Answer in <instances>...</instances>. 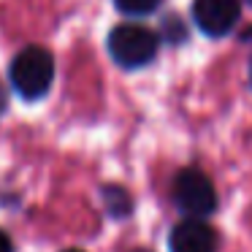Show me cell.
Here are the masks:
<instances>
[{
  "mask_svg": "<svg viewBox=\"0 0 252 252\" xmlns=\"http://www.w3.org/2000/svg\"><path fill=\"white\" fill-rule=\"evenodd\" d=\"M158 35L144 25H117L109 33V52L117 65L122 68H144L158 55Z\"/></svg>",
  "mask_w": 252,
  "mask_h": 252,
  "instance_id": "obj_2",
  "label": "cell"
},
{
  "mask_svg": "<svg viewBox=\"0 0 252 252\" xmlns=\"http://www.w3.org/2000/svg\"><path fill=\"white\" fill-rule=\"evenodd\" d=\"M0 252H14L11 239H8V233H3V230H0Z\"/></svg>",
  "mask_w": 252,
  "mask_h": 252,
  "instance_id": "obj_8",
  "label": "cell"
},
{
  "mask_svg": "<svg viewBox=\"0 0 252 252\" xmlns=\"http://www.w3.org/2000/svg\"><path fill=\"white\" fill-rule=\"evenodd\" d=\"M114 3L127 17H144V14H152L160 6V0H114Z\"/></svg>",
  "mask_w": 252,
  "mask_h": 252,
  "instance_id": "obj_6",
  "label": "cell"
},
{
  "mask_svg": "<svg viewBox=\"0 0 252 252\" xmlns=\"http://www.w3.org/2000/svg\"><path fill=\"white\" fill-rule=\"evenodd\" d=\"M106 201H109L111 214H127L130 212V198H127V192L120 190V187H109V190H106Z\"/></svg>",
  "mask_w": 252,
  "mask_h": 252,
  "instance_id": "obj_7",
  "label": "cell"
},
{
  "mask_svg": "<svg viewBox=\"0 0 252 252\" xmlns=\"http://www.w3.org/2000/svg\"><path fill=\"white\" fill-rule=\"evenodd\" d=\"M174 203L190 214V220H203L217 209V190L203 171L185 168L174 179Z\"/></svg>",
  "mask_w": 252,
  "mask_h": 252,
  "instance_id": "obj_3",
  "label": "cell"
},
{
  "mask_svg": "<svg viewBox=\"0 0 252 252\" xmlns=\"http://www.w3.org/2000/svg\"><path fill=\"white\" fill-rule=\"evenodd\" d=\"M133 252H149V250H133Z\"/></svg>",
  "mask_w": 252,
  "mask_h": 252,
  "instance_id": "obj_9",
  "label": "cell"
},
{
  "mask_svg": "<svg viewBox=\"0 0 252 252\" xmlns=\"http://www.w3.org/2000/svg\"><path fill=\"white\" fill-rule=\"evenodd\" d=\"M65 252H82V250H65Z\"/></svg>",
  "mask_w": 252,
  "mask_h": 252,
  "instance_id": "obj_10",
  "label": "cell"
},
{
  "mask_svg": "<svg viewBox=\"0 0 252 252\" xmlns=\"http://www.w3.org/2000/svg\"><path fill=\"white\" fill-rule=\"evenodd\" d=\"M171 252H217V233L203 220H182L168 236Z\"/></svg>",
  "mask_w": 252,
  "mask_h": 252,
  "instance_id": "obj_5",
  "label": "cell"
},
{
  "mask_svg": "<svg viewBox=\"0 0 252 252\" xmlns=\"http://www.w3.org/2000/svg\"><path fill=\"white\" fill-rule=\"evenodd\" d=\"M8 76H11L14 90L22 98H44L55 82V60L44 46H28L11 60Z\"/></svg>",
  "mask_w": 252,
  "mask_h": 252,
  "instance_id": "obj_1",
  "label": "cell"
},
{
  "mask_svg": "<svg viewBox=\"0 0 252 252\" xmlns=\"http://www.w3.org/2000/svg\"><path fill=\"white\" fill-rule=\"evenodd\" d=\"M241 17L239 0H192V19L198 30L212 38L228 35Z\"/></svg>",
  "mask_w": 252,
  "mask_h": 252,
  "instance_id": "obj_4",
  "label": "cell"
},
{
  "mask_svg": "<svg viewBox=\"0 0 252 252\" xmlns=\"http://www.w3.org/2000/svg\"><path fill=\"white\" fill-rule=\"evenodd\" d=\"M250 79H252V65H250Z\"/></svg>",
  "mask_w": 252,
  "mask_h": 252,
  "instance_id": "obj_11",
  "label": "cell"
}]
</instances>
